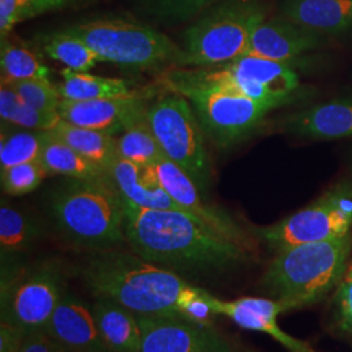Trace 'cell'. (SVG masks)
<instances>
[{"mask_svg": "<svg viewBox=\"0 0 352 352\" xmlns=\"http://www.w3.org/2000/svg\"><path fill=\"white\" fill-rule=\"evenodd\" d=\"M132 252L183 278L217 277L245 264L251 250L182 210L144 209L124 201Z\"/></svg>", "mask_w": 352, "mask_h": 352, "instance_id": "6da1fadb", "label": "cell"}, {"mask_svg": "<svg viewBox=\"0 0 352 352\" xmlns=\"http://www.w3.org/2000/svg\"><path fill=\"white\" fill-rule=\"evenodd\" d=\"M76 274L97 299H110L141 316L180 317L177 302L188 280L140 257L111 250L90 251Z\"/></svg>", "mask_w": 352, "mask_h": 352, "instance_id": "7a4b0ae2", "label": "cell"}, {"mask_svg": "<svg viewBox=\"0 0 352 352\" xmlns=\"http://www.w3.org/2000/svg\"><path fill=\"white\" fill-rule=\"evenodd\" d=\"M49 208L56 228L77 247L102 251L126 240L124 200L109 175L69 177L51 192Z\"/></svg>", "mask_w": 352, "mask_h": 352, "instance_id": "3957f363", "label": "cell"}, {"mask_svg": "<svg viewBox=\"0 0 352 352\" xmlns=\"http://www.w3.org/2000/svg\"><path fill=\"white\" fill-rule=\"evenodd\" d=\"M351 250L349 234L278 252L261 277V287L272 299L289 304L292 311L314 305L338 287Z\"/></svg>", "mask_w": 352, "mask_h": 352, "instance_id": "277c9868", "label": "cell"}, {"mask_svg": "<svg viewBox=\"0 0 352 352\" xmlns=\"http://www.w3.org/2000/svg\"><path fill=\"white\" fill-rule=\"evenodd\" d=\"M164 81L166 88L190 102L204 133L219 148L232 146L245 139L267 113L278 109L221 82L201 78L192 69H174Z\"/></svg>", "mask_w": 352, "mask_h": 352, "instance_id": "5b68a950", "label": "cell"}, {"mask_svg": "<svg viewBox=\"0 0 352 352\" xmlns=\"http://www.w3.org/2000/svg\"><path fill=\"white\" fill-rule=\"evenodd\" d=\"M265 19L260 0H221L184 32L183 67H218L247 55L252 33Z\"/></svg>", "mask_w": 352, "mask_h": 352, "instance_id": "8992f818", "label": "cell"}, {"mask_svg": "<svg viewBox=\"0 0 352 352\" xmlns=\"http://www.w3.org/2000/svg\"><path fill=\"white\" fill-rule=\"evenodd\" d=\"M63 30L84 39L101 62L132 69L183 67V49L151 26L123 17H101L65 26Z\"/></svg>", "mask_w": 352, "mask_h": 352, "instance_id": "52a82bcc", "label": "cell"}, {"mask_svg": "<svg viewBox=\"0 0 352 352\" xmlns=\"http://www.w3.org/2000/svg\"><path fill=\"white\" fill-rule=\"evenodd\" d=\"M1 321L29 333L45 330L65 289V270L58 258L1 267Z\"/></svg>", "mask_w": 352, "mask_h": 352, "instance_id": "ba28073f", "label": "cell"}, {"mask_svg": "<svg viewBox=\"0 0 352 352\" xmlns=\"http://www.w3.org/2000/svg\"><path fill=\"white\" fill-rule=\"evenodd\" d=\"M146 113L164 157L182 167L200 190L206 188L210 164L204 145V131L190 102L173 91L151 102Z\"/></svg>", "mask_w": 352, "mask_h": 352, "instance_id": "9c48e42d", "label": "cell"}, {"mask_svg": "<svg viewBox=\"0 0 352 352\" xmlns=\"http://www.w3.org/2000/svg\"><path fill=\"white\" fill-rule=\"evenodd\" d=\"M351 227L352 190L338 187L277 223L256 227L254 234L278 253L295 245L346 236Z\"/></svg>", "mask_w": 352, "mask_h": 352, "instance_id": "30bf717a", "label": "cell"}, {"mask_svg": "<svg viewBox=\"0 0 352 352\" xmlns=\"http://www.w3.org/2000/svg\"><path fill=\"white\" fill-rule=\"evenodd\" d=\"M192 71L201 78L221 82L278 109L299 101L302 97L300 78L291 63L244 55L223 65Z\"/></svg>", "mask_w": 352, "mask_h": 352, "instance_id": "8fae6325", "label": "cell"}, {"mask_svg": "<svg viewBox=\"0 0 352 352\" xmlns=\"http://www.w3.org/2000/svg\"><path fill=\"white\" fill-rule=\"evenodd\" d=\"M136 316L141 327L139 352H234L210 327L182 317Z\"/></svg>", "mask_w": 352, "mask_h": 352, "instance_id": "7c38bea8", "label": "cell"}, {"mask_svg": "<svg viewBox=\"0 0 352 352\" xmlns=\"http://www.w3.org/2000/svg\"><path fill=\"white\" fill-rule=\"evenodd\" d=\"M154 166L164 189L183 212L199 218L222 235L252 250L251 239L244 230L225 210L204 201L201 190L182 167L164 155Z\"/></svg>", "mask_w": 352, "mask_h": 352, "instance_id": "4fadbf2b", "label": "cell"}, {"mask_svg": "<svg viewBox=\"0 0 352 352\" xmlns=\"http://www.w3.org/2000/svg\"><path fill=\"white\" fill-rule=\"evenodd\" d=\"M146 102L148 97L139 91L91 101L62 100L58 113L67 123L103 131L115 136L122 133L133 119L148 109Z\"/></svg>", "mask_w": 352, "mask_h": 352, "instance_id": "5bb4252c", "label": "cell"}, {"mask_svg": "<svg viewBox=\"0 0 352 352\" xmlns=\"http://www.w3.org/2000/svg\"><path fill=\"white\" fill-rule=\"evenodd\" d=\"M214 307L217 316H226L241 329L264 333L289 352H317L309 344L289 336L279 327V315L292 311L287 302L257 296H244L231 302L217 298Z\"/></svg>", "mask_w": 352, "mask_h": 352, "instance_id": "9a60e30c", "label": "cell"}, {"mask_svg": "<svg viewBox=\"0 0 352 352\" xmlns=\"http://www.w3.org/2000/svg\"><path fill=\"white\" fill-rule=\"evenodd\" d=\"M324 36L289 21L285 17L265 19L252 33L247 55L291 63L324 45Z\"/></svg>", "mask_w": 352, "mask_h": 352, "instance_id": "2e32d148", "label": "cell"}, {"mask_svg": "<svg viewBox=\"0 0 352 352\" xmlns=\"http://www.w3.org/2000/svg\"><path fill=\"white\" fill-rule=\"evenodd\" d=\"M45 330L67 351L107 352L102 340L91 307L65 291Z\"/></svg>", "mask_w": 352, "mask_h": 352, "instance_id": "e0dca14e", "label": "cell"}, {"mask_svg": "<svg viewBox=\"0 0 352 352\" xmlns=\"http://www.w3.org/2000/svg\"><path fill=\"white\" fill-rule=\"evenodd\" d=\"M107 175L124 201L144 209L182 210L162 186L154 164H136L118 157Z\"/></svg>", "mask_w": 352, "mask_h": 352, "instance_id": "ac0fdd59", "label": "cell"}, {"mask_svg": "<svg viewBox=\"0 0 352 352\" xmlns=\"http://www.w3.org/2000/svg\"><path fill=\"white\" fill-rule=\"evenodd\" d=\"M283 124L287 133L305 139L352 138V101H333L316 104L291 113Z\"/></svg>", "mask_w": 352, "mask_h": 352, "instance_id": "d6986e66", "label": "cell"}, {"mask_svg": "<svg viewBox=\"0 0 352 352\" xmlns=\"http://www.w3.org/2000/svg\"><path fill=\"white\" fill-rule=\"evenodd\" d=\"M282 17L320 36L352 30V0H285Z\"/></svg>", "mask_w": 352, "mask_h": 352, "instance_id": "ffe728a7", "label": "cell"}, {"mask_svg": "<svg viewBox=\"0 0 352 352\" xmlns=\"http://www.w3.org/2000/svg\"><path fill=\"white\" fill-rule=\"evenodd\" d=\"M91 311L109 351H140L141 327L136 314L110 299H97Z\"/></svg>", "mask_w": 352, "mask_h": 352, "instance_id": "44dd1931", "label": "cell"}, {"mask_svg": "<svg viewBox=\"0 0 352 352\" xmlns=\"http://www.w3.org/2000/svg\"><path fill=\"white\" fill-rule=\"evenodd\" d=\"M41 236L37 222L28 214L1 201L0 251L1 266L21 264L20 254L29 251Z\"/></svg>", "mask_w": 352, "mask_h": 352, "instance_id": "7402d4cb", "label": "cell"}, {"mask_svg": "<svg viewBox=\"0 0 352 352\" xmlns=\"http://www.w3.org/2000/svg\"><path fill=\"white\" fill-rule=\"evenodd\" d=\"M51 132L63 140L84 158L106 171L118 158L116 138L107 132L74 126L64 120H60L58 126L51 129Z\"/></svg>", "mask_w": 352, "mask_h": 352, "instance_id": "603a6c76", "label": "cell"}, {"mask_svg": "<svg viewBox=\"0 0 352 352\" xmlns=\"http://www.w3.org/2000/svg\"><path fill=\"white\" fill-rule=\"evenodd\" d=\"M39 161L49 175H64L71 179H93L107 175L106 170L84 158L51 131L46 133Z\"/></svg>", "mask_w": 352, "mask_h": 352, "instance_id": "cb8c5ba5", "label": "cell"}, {"mask_svg": "<svg viewBox=\"0 0 352 352\" xmlns=\"http://www.w3.org/2000/svg\"><path fill=\"white\" fill-rule=\"evenodd\" d=\"M62 82L58 90L62 100L67 101H91L113 98L133 91L124 80L90 75L89 72H77L69 68L62 71Z\"/></svg>", "mask_w": 352, "mask_h": 352, "instance_id": "d4e9b609", "label": "cell"}, {"mask_svg": "<svg viewBox=\"0 0 352 352\" xmlns=\"http://www.w3.org/2000/svg\"><path fill=\"white\" fill-rule=\"evenodd\" d=\"M146 110L133 119L116 138L118 157L140 164H157L164 157V151L148 120Z\"/></svg>", "mask_w": 352, "mask_h": 352, "instance_id": "484cf974", "label": "cell"}, {"mask_svg": "<svg viewBox=\"0 0 352 352\" xmlns=\"http://www.w3.org/2000/svg\"><path fill=\"white\" fill-rule=\"evenodd\" d=\"M0 118L3 123L33 131H51L62 120L59 113L41 111L29 106L6 84L0 88Z\"/></svg>", "mask_w": 352, "mask_h": 352, "instance_id": "4316f807", "label": "cell"}, {"mask_svg": "<svg viewBox=\"0 0 352 352\" xmlns=\"http://www.w3.org/2000/svg\"><path fill=\"white\" fill-rule=\"evenodd\" d=\"M1 82L29 78H49L50 69L41 62L37 54L13 41L10 36L1 39L0 49Z\"/></svg>", "mask_w": 352, "mask_h": 352, "instance_id": "83f0119b", "label": "cell"}, {"mask_svg": "<svg viewBox=\"0 0 352 352\" xmlns=\"http://www.w3.org/2000/svg\"><path fill=\"white\" fill-rule=\"evenodd\" d=\"M43 50L51 59L77 72H89L96 64L101 62L98 54L84 39L63 29L46 37Z\"/></svg>", "mask_w": 352, "mask_h": 352, "instance_id": "f1b7e54d", "label": "cell"}, {"mask_svg": "<svg viewBox=\"0 0 352 352\" xmlns=\"http://www.w3.org/2000/svg\"><path fill=\"white\" fill-rule=\"evenodd\" d=\"M47 131H33L20 128L1 133L0 141V170L16 164L39 161Z\"/></svg>", "mask_w": 352, "mask_h": 352, "instance_id": "f546056e", "label": "cell"}, {"mask_svg": "<svg viewBox=\"0 0 352 352\" xmlns=\"http://www.w3.org/2000/svg\"><path fill=\"white\" fill-rule=\"evenodd\" d=\"M75 0H0V36L8 37L13 28L42 13L60 10Z\"/></svg>", "mask_w": 352, "mask_h": 352, "instance_id": "4dcf8cb0", "label": "cell"}, {"mask_svg": "<svg viewBox=\"0 0 352 352\" xmlns=\"http://www.w3.org/2000/svg\"><path fill=\"white\" fill-rule=\"evenodd\" d=\"M1 84L10 85L29 106L41 111L58 113L62 97L58 87L51 84L50 78H29Z\"/></svg>", "mask_w": 352, "mask_h": 352, "instance_id": "1f68e13d", "label": "cell"}, {"mask_svg": "<svg viewBox=\"0 0 352 352\" xmlns=\"http://www.w3.org/2000/svg\"><path fill=\"white\" fill-rule=\"evenodd\" d=\"M1 171V188L8 196H24L37 189L47 174L41 161L16 164Z\"/></svg>", "mask_w": 352, "mask_h": 352, "instance_id": "d6a6232c", "label": "cell"}, {"mask_svg": "<svg viewBox=\"0 0 352 352\" xmlns=\"http://www.w3.org/2000/svg\"><path fill=\"white\" fill-rule=\"evenodd\" d=\"M215 300L217 298L205 289L189 285L183 289L177 302L179 316L187 321L210 327L212 318L215 314Z\"/></svg>", "mask_w": 352, "mask_h": 352, "instance_id": "836d02e7", "label": "cell"}, {"mask_svg": "<svg viewBox=\"0 0 352 352\" xmlns=\"http://www.w3.org/2000/svg\"><path fill=\"white\" fill-rule=\"evenodd\" d=\"M221 0H145L154 16L167 21H186Z\"/></svg>", "mask_w": 352, "mask_h": 352, "instance_id": "e575fe53", "label": "cell"}, {"mask_svg": "<svg viewBox=\"0 0 352 352\" xmlns=\"http://www.w3.org/2000/svg\"><path fill=\"white\" fill-rule=\"evenodd\" d=\"M334 322L342 333L352 336V277L344 276L333 298Z\"/></svg>", "mask_w": 352, "mask_h": 352, "instance_id": "d590c367", "label": "cell"}, {"mask_svg": "<svg viewBox=\"0 0 352 352\" xmlns=\"http://www.w3.org/2000/svg\"><path fill=\"white\" fill-rule=\"evenodd\" d=\"M20 352H68L63 346L54 340L46 330L29 333L23 342Z\"/></svg>", "mask_w": 352, "mask_h": 352, "instance_id": "8d00e7d4", "label": "cell"}, {"mask_svg": "<svg viewBox=\"0 0 352 352\" xmlns=\"http://www.w3.org/2000/svg\"><path fill=\"white\" fill-rule=\"evenodd\" d=\"M26 334L8 322H0V352H20Z\"/></svg>", "mask_w": 352, "mask_h": 352, "instance_id": "74e56055", "label": "cell"}, {"mask_svg": "<svg viewBox=\"0 0 352 352\" xmlns=\"http://www.w3.org/2000/svg\"><path fill=\"white\" fill-rule=\"evenodd\" d=\"M346 276H350V277H352V264L349 269H347V272H346Z\"/></svg>", "mask_w": 352, "mask_h": 352, "instance_id": "f35d334b", "label": "cell"}]
</instances>
